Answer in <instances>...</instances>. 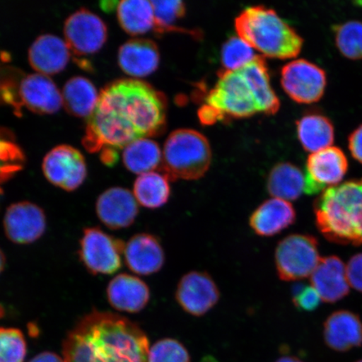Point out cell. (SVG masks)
Here are the masks:
<instances>
[{"label":"cell","mask_w":362,"mask_h":362,"mask_svg":"<svg viewBox=\"0 0 362 362\" xmlns=\"http://www.w3.org/2000/svg\"><path fill=\"white\" fill-rule=\"evenodd\" d=\"M164 94L137 79L113 81L102 90L88 119L83 139L90 153H101L107 165L117 161V151L139 139L160 134L165 129Z\"/></svg>","instance_id":"obj_1"},{"label":"cell","mask_w":362,"mask_h":362,"mask_svg":"<svg viewBox=\"0 0 362 362\" xmlns=\"http://www.w3.org/2000/svg\"><path fill=\"white\" fill-rule=\"evenodd\" d=\"M149 342L138 325L110 312L93 311L68 334L65 362H148Z\"/></svg>","instance_id":"obj_2"},{"label":"cell","mask_w":362,"mask_h":362,"mask_svg":"<svg viewBox=\"0 0 362 362\" xmlns=\"http://www.w3.org/2000/svg\"><path fill=\"white\" fill-rule=\"evenodd\" d=\"M280 102L270 83L265 59L257 56L235 71H221L215 87L208 93L199 115L211 125L226 117L246 119L257 113L274 115Z\"/></svg>","instance_id":"obj_3"},{"label":"cell","mask_w":362,"mask_h":362,"mask_svg":"<svg viewBox=\"0 0 362 362\" xmlns=\"http://www.w3.org/2000/svg\"><path fill=\"white\" fill-rule=\"evenodd\" d=\"M315 223L328 241L362 244V178L325 189L314 204Z\"/></svg>","instance_id":"obj_4"},{"label":"cell","mask_w":362,"mask_h":362,"mask_svg":"<svg viewBox=\"0 0 362 362\" xmlns=\"http://www.w3.org/2000/svg\"><path fill=\"white\" fill-rule=\"evenodd\" d=\"M241 38L262 56L292 59L300 53L304 40L272 8L262 6L245 8L235 20Z\"/></svg>","instance_id":"obj_5"},{"label":"cell","mask_w":362,"mask_h":362,"mask_svg":"<svg viewBox=\"0 0 362 362\" xmlns=\"http://www.w3.org/2000/svg\"><path fill=\"white\" fill-rule=\"evenodd\" d=\"M209 141L193 129H177L166 139L162 152V170L170 181L203 177L211 164Z\"/></svg>","instance_id":"obj_6"},{"label":"cell","mask_w":362,"mask_h":362,"mask_svg":"<svg viewBox=\"0 0 362 362\" xmlns=\"http://www.w3.org/2000/svg\"><path fill=\"white\" fill-rule=\"evenodd\" d=\"M0 101L21 112L25 107L38 115H52L62 106V93L47 76L13 74L0 83Z\"/></svg>","instance_id":"obj_7"},{"label":"cell","mask_w":362,"mask_h":362,"mask_svg":"<svg viewBox=\"0 0 362 362\" xmlns=\"http://www.w3.org/2000/svg\"><path fill=\"white\" fill-rule=\"evenodd\" d=\"M320 259L318 240L311 235H289L276 247V269L283 281H298L310 277Z\"/></svg>","instance_id":"obj_8"},{"label":"cell","mask_w":362,"mask_h":362,"mask_svg":"<svg viewBox=\"0 0 362 362\" xmlns=\"http://www.w3.org/2000/svg\"><path fill=\"white\" fill-rule=\"evenodd\" d=\"M80 257L93 274H113L122 267L125 244L103 230L93 228L84 230L80 243Z\"/></svg>","instance_id":"obj_9"},{"label":"cell","mask_w":362,"mask_h":362,"mask_svg":"<svg viewBox=\"0 0 362 362\" xmlns=\"http://www.w3.org/2000/svg\"><path fill=\"white\" fill-rule=\"evenodd\" d=\"M281 85L293 101L314 103L324 96L327 74L319 66L300 59L288 62L282 68Z\"/></svg>","instance_id":"obj_10"},{"label":"cell","mask_w":362,"mask_h":362,"mask_svg":"<svg viewBox=\"0 0 362 362\" xmlns=\"http://www.w3.org/2000/svg\"><path fill=\"white\" fill-rule=\"evenodd\" d=\"M65 42L71 53L85 57L98 52L106 43L107 28L100 17L81 8L67 18Z\"/></svg>","instance_id":"obj_11"},{"label":"cell","mask_w":362,"mask_h":362,"mask_svg":"<svg viewBox=\"0 0 362 362\" xmlns=\"http://www.w3.org/2000/svg\"><path fill=\"white\" fill-rule=\"evenodd\" d=\"M348 170L347 158L341 148L329 147L307 158L305 192L316 194L341 184Z\"/></svg>","instance_id":"obj_12"},{"label":"cell","mask_w":362,"mask_h":362,"mask_svg":"<svg viewBox=\"0 0 362 362\" xmlns=\"http://www.w3.org/2000/svg\"><path fill=\"white\" fill-rule=\"evenodd\" d=\"M43 173L49 181L65 191L79 188L87 177V165L78 149L70 146H59L44 158Z\"/></svg>","instance_id":"obj_13"},{"label":"cell","mask_w":362,"mask_h":362,"mask_svg":"<svg viewBox=\"0 0 362 362\" xmlns=\"http://www.w3.org/2000/svg\"><path fill=\"white\" fill-rule=\"evenodd\" d=\"M175 300L187 314L205 315L220 300V291L214 279L206 272L192 271L180 280Z\"/></svg>","instance_id":"obj_14"},{"label":"cell","mask_w":362,"mask_h":362,"mask_svg":"<svg viewBox=\"0 0 362 362\" xmlns=\"http://www.w3.org/2000/svg\"><path fill=\"white\" fill-rule=\"evenodd\" d=\"M47 221L42 209L28 202L13 204L6 211L4 228L6 236L18 244L33 243L42 236Z\"/></svg>","instance_id":"obj_15"},{"label":"cell","mask_w":362,"mask_h":362,"mask_svg":"<svg viewBox=\"0 0 362 362\" xmlns=\"http://www.w3.org/2000/svg\"><path fill=\"white\" fill-rule=\"evenodd\" d=\"M98 218L112 230L129 228L139 214L138 202L134 194L122 187H112L98 197L96 205Z\"/></svg>","instance_id":"obj_16"},{"label":"cell","mask_w":362,"mask_h":362,"mask_svg":"<svg viewBox=\"0 0 362 362\" xmlns=\"http://www.w3.org/2000/svg\"><path fill=\"white\" fill-rule=\"evenodd\" d=\"M124 255L128 268L139 275L156 274L165 262V251L160 241L148 233L131 238L125 245Z\"/></svg>","instance_id":"obj_17"},{"label":"cell","mask_w":362,"mask_h":362,"mask_svg":"<svg viewBox=\"0 0 362 362\" xmlns=\"http://www.w3.org/2000/svg\"><path fill=\"white\" fill-rule=\"evenodd\" d=\"M312 287L325 303H336L350 292L346 267L337 256L320 259L318 266L310 276Z\"/></svg>","instance_id":"obj_18"},{"label":"cell","mask_w":362,"mask_h":362,"mask_svg":"<svg viewBox=\"0 0 362 362\" xmlns=\"http://www.w3.org/2000/svg\"><path fill=\"white\" fill-rule=\"evenodd\" d=\"M71 53L65 40L45 34L39 36L31 45L28 59L30 65L37 74L49 76L65 69Z\"/></svg>","instance_id":"obj_19"},{"label":"cell","mask_w":362,"mask_h":362,"mask_svg":"<svg viewBox=\"0 0 362 362\" xmlns=\"http://www.w3.org/2000/svg\"><path fill=\"white\" fill-rule=\"evenodd\" d=\"M160 52L151 40L134 39L122 45L117 62L124 72L133 78H146L160 64Z\"/></svg>","instance_id":"obj_20"},{"label":"cell","mask_w":362,"mask_h":362,"mask_svg":"<svg viewBox=\"0 0 362 362\" xmlns=\"http://www.w3.org/2000/svg\"><path fill=\"white\" fill-rule=\"evenodd\" d=\"M296 221V211L291 203L272 198L252 212L249 225L260 237H274L287 229Z\"/></svg>","instance_id":"obj_21"},{"label":"cell","mask_w":362,"mask_h":362,"mask_svg":"<svg viewBox=\"0 0 362 362\" xmlns=\"http://www.w3.org/2000/svg\"><path fill=\"white\" fill-rule=\"evenodd\" d=\"M107 298L117 310L127 313H138L151 300V291L143 280L135 276L122 274L108 284Z\"/></svg>","instance_id":"obj_22"},{"label":"cell","mask_w":362,"mask_h":362,"mask_svg":"<svg viewBox=\"0 0 362 362\" xmlns=\"http://www.w3.org/2000/svg\"><path fill=\"white\" fill-rule=\"evenodd\" d=\"M325 343L332 349L347 351L362 345V321L349 310H338L330 315L324 325Z\"/></svg>","instance_id":"obj_23"},{"label":"cell","mask_w":362,"mask_h":362,"mask_svg":"<svg viewBox=\"0 0 362 362\" xmlns=\"http://www.w3.org/2000/svg\"><path fill=\"white\" fill-rule=\"evenodd\" d=\"M296 126L298 139L307 152L312 153L332 147L334 129L327 117L309 113L298 120Z\"/></svg>","instance_id":"obj_24"},{"label":"cell","mask_w":362,"mask_h":362,"mask_svg":"<svg viewBox=\"0 0 362 362\" xmlns=\"http://www.w3.org/2000/svg\"><path fill=\"white\" fill-rule=\"evenodd\" d=\"M62 97V106L70 115L88 119L96 107L99 94L89 79L75 76L66 81Z\"/></svg>","instance_id":"obj_25"},{"label":"cell","mask_w":362,"mask_h":362,"mask_svg":"<svg viewBox=\"0 0 362 362\" xmlns=\"http://www.w3.org/2000/svg\"><path fill=\"white\" fill-rule=\"evenodd\" d=\"M267 189L273 198L296 201L305 191V174L291 163H279L270 171Z\"/></svg>","instance_id":"obj_26"},{"label":"cell","mask_w":362,"mask_h":362,"mask_svg":"<svg viewBox=\"0 0 362 362\" xmlns=\"http://www.w3.org/2000/svg\"><path fill=\"white\" fill-rule=\"evenodd\" d=\"M117 20L126 33L144 35L155 27V15L151 1L124 0L117 3Z\"/></svg>","instance_id":"obj_27"},{"label":"cell","mask_w":362,"mask_h":362,"mask_svg":"<svg viewBox=\"0 0 362 362\" xmlns=\"http://www.w3.org/2000/svg\"><path fill=\"white\" fill-rule=\"evenodd\" d=\"M170 180L165 174L153 171L140 175L134 185V196L138 203L148 209L165 206L170 197Z\"/></svg>","instance_id":"obj_28"},{"label":"cell","mask_w":362,"mask_h":362,"mask_svg":"<svg viewBox=\"0 0 362 362\" xmlns=\"http://www.w3.org/2000/svg\"><path fill=\"white\" fill-rule=\"evenodd\" d=\"M127 169L137 175L155 171L162 165V151L158 144L149 139H139L123 149Z\"/></svg>","instance_id":"obj_29"},{"label":"cell","mask_w":362,"mask_h":362,"mask_svg":"<svg viewBox=\"0 0 362 362\" xmlns=\"http://www.w3.org/2000/svg\"><path fill=\"white\" fill-rule=\"evenodd\" d=\"M337 47L350 60L362 59V22L348 21L333 27Z\"/></svg>","instance_id":"obj_30"},{"label":"cell","mask_w":362,"mask_h":362,"mask_svg":"<svg viewBox=\"0 0 362 362\" xmlns=\"http://www.w3.org/2000/svg\"><path fill=\"white\" fill-rule=\"evenodd\" d=\"M153 15H155V30L157 34H165L175 33V31H182L176 23L182 19L185 15V4L180 0H172V1H151Z\"/></svg>","instance_id":"obj_31"},{"label":"cell","mask_w":362,"mask_h":362,"mask_svg":"<svg viewBox=\"0 0 362 362\" xmlns=\"http://www.w3.org/2000/svg\"><path fill=\"white\" fill-rule=\"evenodd\" d=\"M223 71H235L252 62L257 55L250 45L241 38L230 37L221 48Z\"/></svg>","instance_id":"obj_32"},{"label":"cell","mask_w":362,"mask_h":362,"mask_svg":"<svg viewBox=\"0 0 362 362\" xmlns=\"http://www.w3.org/2000/svg\"><path fill=\"white\" fill-rule=\"evenodd\" d=\"M27 347L21 330L0 327V362H24Z\"/></svg>","instance_id":"obj_33"},{"label":"cell","mask_w":362,"mask_h":362,"mask_svg":"<svg viewBox=\"0 0 362 362\" xmlns=\"http://www.w3.org/2000/svg\"><path fill=\"white\" fill-rule=\"evenodd\" d=\"M25 158L15 142L0 136V184L10 180L24 165Z\"/></svg>","instance_id":"obj_34"},{"label":"cell","mask_w":362,"mask_h":362,"mask_svg":"<svg viewBox=\"0 0 362 362\" xmlns=\"http://www.w3.org/2000/svg\"><path fill=\"white\" fill-rule=\"evenodd\" d=\"M148 362H191L189 352L175 339L166 338L151 347Z\"/></svg>","instance_id":"obj_35"},{"label":"cell","mask_w":362,"mask_h":362,"mask_svg":"<svg viewBox=\"0 0 362 362\" xmlns=\"http://www.w3.org/2000/svg\"><path fill=\"white\" fill-rule=\"evenodd\" d=\"M318 292L312 286L297 284L293 289V303L296 309L301 311L311 312L318 308L321 303Z\"/></svg>","instance_id":"obj_36"},{"label":"cell","mask_w":362,"mask_h":362,"mask_svg":"<svg viewBox=\"0 0 362 362\" xmlns=\"http://www.w3.org/2000/svg\"><path fill=\"white\" fill-rule=\"evenodd\" d=\"M346 274L351 286L362 293V252L351 257L346 266Z\"/></svg>","instance_id":"obj_37"},{"label":"cell","mask_w":362,"mask_h":362,"mask_svg":"<svg viewBox=\"0 0 362 362\" xmlns=\"http://www.w3.org/2000/svg\"><path fill=\"white\" fill-rule=\"evenodd\" d=\"M348 146L352 157L362 164V125L351 134L348 139Z\"/></svg>","instance_id":"obj_38"},{"label":"cell","mask_w":362,"mask_h":362,"mask_svg":"<svg viewBox=\"0 0 362 362\" xmlns=\"http://www.w3.org/2000/svg\"><path fill=\"white\" fill-rule=\"evenodd\" d=\"M29 362H65V361L55 353L43 352L35 356Z\"/></svg>","instance_id":"obj_39"},{"label":"cell","mask_w":362,"mask_h":362,"mask_svg":"<svg viewBox=\"0 0 362 362\" xmlns=\"http://www.w3.org/2000/svg\"><path fill=\"white\" fill-rule=\"evenodd\" d=\"M276 362H303V361L300 360H298V358H296V357L284 356V357H281V358L279 359Z\"/></svg>","instance_id":"obj_40"},{"label":"cell","mask_w":362,"mask_h":362,"mask_svg":"<svg viewBox=\"0 0 362 362\" xmlns=\"http://www.w3.org/2000/svg\"><path fill=\"white\" fill-rule=\"evenodd\" d=\"M4 264H6V259H4V255L1 249H0V274L3 271L4 268Z\"/></svg>","instance_id":"obj_41"},{"label":"cell","mask_w":362,"mask_h":362,"mask_svg":"<svg viewBox=\"0 0 362 362\" xmlns=\"http://www.w3.org/2000/svg\"><path fill=\"white\" fill-rule=\"evenodd\" d=\"M357 362H362V360H360V361H357Z\"/></svg>","instance_id":"obj_42"},{"label":"cell","mask_w":362,"mask_h":362,"mask_svg":"<svg viewBox=\"0 0 362 362\" xmlns=\"http://www.w3.org/2000/svg\"><path fill=\"white\" fill-rule=\"evenodd\" d=\"M0 83H1V80H0Z\"/></svg>","instance_id":"obj_43"}]
</instances>
